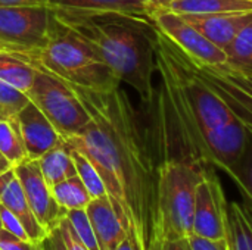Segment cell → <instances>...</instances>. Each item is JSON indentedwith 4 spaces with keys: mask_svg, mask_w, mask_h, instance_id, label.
Masks as SVG:
<instances>
[{
    "mask_svg": "<svg viewBox=\"0 0 252 250\" xmlns=\"http://www.w3.org/2000/svg\"><path fill=\"white\" fill-rule=\"evenodd\" d=\"M66 84L87 109L90 121L77 136L63 140L93 164L127 233L148 250L157 200V161L148 133L121 84L106 91Z\"/></svg>",
    "mask_w": 252,
    "mask_h": 250,
    "instance_id": "1",
    "label": "cell"
},
{
    "mask_svg": "<svg viewBox=\"0 0 252 250\" xmlns=\"http://www.w3.org/2000/svg\"><path fill=\"white\" fill-rule=\"evenodd\" d=\"M52 13L89 44L121 84L139 94L145 108L152 103L157 72L154 25L120 15Z\"/></svg>",
    "mask_w": 252,
    "mask_h": 250,
    "instance_id": "2",
    "label": "cell"
},
{
    "mask_svg": "<svg viewBox=\"0 0 252 250\" xmlns=\"http://www.w3.org/2000/svg\"><path fill=\"white\" fill-rule=\"evenodd\" d=\"M35 69L46 71L66 83L86 88L106 91L121 83L99 56L69 27L53 13L46 41L38 49H6L3 50Z\"/></svg>",
    "mask_w": 252,
    "mask_h": 250,
    "instance_id": "3",
    "label": "cell"
},
{
    "mask_svg": "<svg viewBox=\"0 0 252 250\" xmlns=\"http://www.w3.org/2000/svg\"><path fill=\"white\" fill-rule=\"evenodd\" d=\"M205 168L180 159H165L157 165L152 242L189 237L192 234L195 194Z\"/></svg>",
    "mask_w": 252,
    "mask_h": 250,
    "instance_id": "4",
    "label": "cell"
},
{
    "mask_svg": "<svg viewBox=\"0 0 252 250\" xmlns=\"http://www.w3.org/2000/svg\"><path fill=\"white\" fill-rule=\"evenodd\" d=\"M155 63L159 77L168 80L192 108L204 130L233 121L230 111L202 81L190 57L154 25Z\"/></svg>",
    "mask_w": 252,
    "mask_h": 250,
    "instance_id": "5",
    "label": "cell"
},
{
    "mask_svg": "<svg viewBox=\"0 0 252 250\" xmlns=\"http://www.w3.org/2000/svg\"><path fill=\"white\" fill-rule=\"evenodd\" d=\"M27 94L63 139L77 136L90 121L87 109L66 81L46 71L35 69Z\"/></svg>",
    "mask_w": 252,
    "mask_h": 250,
    "instance_id": "6",
    "label": "cell"
},
{
    "mask_svg": "<svg viewBox=\"0 0 252 250\" xmlns=\"http://www.w3.org/2000/svg\"><path fill=\"white\" fill-rule=\"evenodd\" d=\"M192 65L202 81L226 105L235 121L248 133L252 131V74L239 71L229 63L205 65L198 60Z\"/></svg>",
    "mask_w": 252,
    "mask_h": 250,
    "instance_id": "7",
    "label": "cell"
},
{
    "mask_svg": "<svg viewBox=\"0 0 252 250\" xmlns=\"http://www.w3.org/2000/svg\"><path fill=\"white\" fill-rule=\"evenodd\" d=\"M50 16L46 6H0V50L41 47Z\"/></svg>",
    "mask_w": 252,
    "mask_h": 250,
    "instance_id": "8",
    "label": "cell"
},
{
    "mask_svg": "<svg viewBox=\"0 0 252 250\" xmlns=\"http://www.w3.org/2000/svg\"><path fill=\"white\" fill-rule=\"evenodd\" d=\"M152 19L154 25L190 59L205 65L226 62V52L204 37L182 15L168 9H155Z\"/></svg>",
    "mask_w": 252,
    "mask_h": 250,
    "instance_id": "9",
    "label": "cell"
},
{
    "mask_svg": "<svg viewBox=\"0 0 252 250\" xmlns=\"http://www.w3.org/2000/svg\"><path fill=\"white\" fill-rule=\"evenodd\" d=\"M227 203L213 167H207L196 187L192 234L207 239H226Z\"/></svg>",
    "mask_w": 252,
    "mask_h": 250,
    "instance_id": "10",
    "label": "cell"
},
{
    "mask_svg": "<svg viewBox=\"0 0 252 250\" xmlns=\"http://www.w3.org/2000/svg\"><path fill=\"white\" fill-rule=\"evenodd\" d=\"M13 168L37 221L50 231L58 225L65 211L56 203L52 194V187L44 180L37 159L27 158L13 165Z\"/></svg>",
    "mask_w": 252,
    "mask_h": 250,
    "instance_id": "11",
    "label": "cell"
},
{
    "mask_svg": "<svg viewBox=\"0 0 252 250\" xmlns=\"http://www.w3.org/2000/svg\"><path fill=\"white\" fill-rule=\"evenodd\" d=\"M52 12L71 15H120L154 25L155 9L146 0H41Z\"/></svg>",
    "mask_w": 252,
    "mask_h": 250,
    "instance_id": "12",
    "label": "cell"
},
{
    "mask_svg": "<svg viewBox=\"0 0 252 250\" xmlns=\"http://www.w3.org/2000/svg\"><path fill=\"white\" fill-rule=\"evenodd\" d=\"M204 139L210 165L232 175L248 143L247 130L233 119L224 125L205 130Z\"/></svg>",
    "mask_w": 252,
    "mask_h": 250,
    "instance_id": "13",
    "label": "cell"
},
{
    "mask_svg": "<svg viewBox=\"0 0 252 250\" xmlns=\"http://www.w3.org/2000/svg\"><path fill=\"white\" fill-rule=\"evenodd\" d=\"M16 121L30 159H38L47 150L65 141L52 122L32 102H30L18 113Z\"/></svg>",
    "mask_w": 252,
    "mask_h": 250,
    "instance_id": "14",
    "label": "cell"
},
{
    "mask_svg": "<svg viewBox=\"0 0 252 250\" xmlns=\"http://www.w3.org/2000/svg\"><path fill=\"white\" fill-rule=\"evenodd\" d=\"M0 203L19 220L32 243H40L47 236L49 231L37 221L28 205L13 167L0 174Z\"/></svg>",
    "mask_w": 252,
    "mask_h": 250,
    "instance_id": "15",
    "label": "cell"
},
{
    "mask_svg": "<svg viewBox=\"0 0 252 250\" xmlns=\"http://www.w3.org/2000/svg\"><path fill=\"white\" fill-rule=\"evenodd\" d=\"M193 28H196L204 37L220 49H226L236 34L252 19V12H235V13H179Z\"/></svg>",
    "mask_w": 252,
    "mask_h": 250,
    "instance_id": "16",
    "label": "cell"
},
{
    "mask_svg": "<svg viewBox=\"0 0 252 250\" xmlns=\"http://www.w3.org/2000/svg\"><path fill=\"white\" fill-rule=\"evenodd\" d=\"M86 212L100 250H115L127 237V230L123 225L108 194L92 199L86 206Z\"/></svg>",
    "mask_w": 252,
    "mask_h": 250,
    "instance_id": "17",
    "label": "cell"
},
{
    "mask_svg": "<svg viewBox=\"0 0 252 250\" xmlns=\"http://www.w3.org/2000/svg\"><path fill=\"white\" fill-rule=\"evenodd\" d=\"M226 240L230 250H252V203H227Z\"/></svg>",
    "mask_w": 252,
    "mask_h": 250,
    "instance_id": "18",
    "label": "cell"
},
{
    "mask_svg": "<svg viewBox=\"0 0 252 250\" xmlns=\"http://www.w3.org/2000/svg\"><path fill=\"white\" fill-rule=\"evenodd\" d=\"M38 167L47 184L52 187L69 177L77 175L75 164L71 156V149L63 141L62 144L47 150L38 159Z\"/></svg>",
    "mask_w": 252,
    "mask_h": 250,
    "instance_id": "19",
    "label": "cell"
},
{
    "mask_svg": "<svg viewBox=\"0 0 252 250\" xmlns=\"http://www.w3.org/2000/svg\"><path fill=\"white\" fill-rule=\"evenodd\" d=\"M176 13H235L252 12V0H174L168 7Z\"/></svg>",
    "mask_w": 252,
    "mask_h": 250,
    "instance_id": "20",
    "label": "cell"
},
{
    "mask_svg": "<svg viewBox=\"0 0 252 250\" xmlns=\"http://www.w3.org/2000/svg\"><path fill=\"white\" fill-rule=\"evenodd\" d=\"M52 194L56 200V203L63 211L71 209H84L90 200L92 196L83 181L78 175L69 177L55 186H52Z\"/></svg>",
    "mask_w": 252,
    "mask_h": 250,
    "instance_id": "21",
    "label": "cell"
},
{
    "mask_svg": "<svg viewBox=\"0 0 252 250\" xmlns=\"http://www.w3.org/2000/svg\"><path fill=\"white\" fill-rule=\"evenodd\" d=\"M35 69L24 60L0 50V80L22 90L28 91L32 85Z\"/></svg>",
    "mask_w": 252,
    "mask_h": 250,
    "instance_id": "22",
    "label": "cell"
},
{
    "mask_svg": "<svg viewBox=\"0 0 252 250\" xmlns=\"http://www.w3.org/2000/svg\"><path fill=\"white\" fill-rule=\"evenodd\" d=\"M224 52L226 63L239 71L252 74V19L236 34Z\"/></svg>",
    "mask_w": 252,
    "mask_h": 250,
    "instance_id": "23",
    "label": "cell"
},
{
    "mask_svg": "<svg viewBox=\"0 0 252 250\" xmlns=\"http://www.w3.org/2000/svg\"><path fill=\"white\" fill-rule=\"evenodd\" d=\"M0 153L13 165L28 158L16 119L0 121Z\"/></svg>",
    "mask_w": 252,
    "mask_h": 250,
    "instance_id": "24",
    "label": "cell"
},
{
    "mask_svg": "<svg viewBox=\"0 0 252 250\" xmlns=\"http://www.w3.org/2000/svg\"><path fill=\"white\" fill-rule=\"evenodd\" d=\"M71 156H72L74 164H75L77 175L80 177V180L83 181V184L89 190L92 199H97V197L106 196L105 184H103V181H102L97 169L93 167V164L83 153H80V152H77L74 149H71Z\"/></svg>",
    "mask_w": 252,
    "mask_h": 250,
    "instance_id": "25",
    "label": "cell"
},
{
    "mask_svg": "<svg viewBox=\"0 0 252 250\" xmlns=\"http://www.w3.org/2000/svg\"><path fill=\"white\" fill-rule=\"evenodd\" d=\"M25 91L0 80V121L16 119L18 113L30 103Z\"/></svg>",
    "mask_w": 252,
    "mask_h": 250,
    "instance_id": "26",
    "label": "cell"
},
{
    "mask_svg": "<svg viewBox=\"0 0 252 250\" xmlns=\"http://www.w3.org/2000/svg\"><path fill=\"white\" fill-rule=\"evenodd\" d=\"M230 177L241 189V192H244L245 200L252 203V131L248 133V143L245 152Z\"/></svg>",
    "mask_w": 252,
    "mask_h": 250,
    "instance_id": "27",
    "label": "cell"
},
{
    "mask_svg": "<svg viewBox=\"0 0 252 250\" xmlns=\"http://www.w3.org/2000/svg\"><path fill=\"white\" fill-rule=\"evenodd\" d=\"M65 217L68 218V221L71 222L74 231L77 233V236L80 237V240L84 243V246L89 250H100L97 240L94 237L90 220L87 217L86 208L84 209H71V211H65L63 212Z\"/></svg>",
    "mask_w": 252,
    "mask_h": 250,
    "instance_id": "28",
    "label": "cell"
},
{
    "mask_svg": "<svg viewBox=\"0 0 252 250\" xmlns=\"http://www.w3.org/2000/svg\"><path fill=\"white\" fill-rule=\"evenodd\" d=\"M0 250H38V243L24 240L0 228Z\"/></svg>",
    "mask_w": 252,
    "mask_h": 250,
    "instance_id": "29",
    "label": "cell"
},
{
    "mask_svg": "<svg viewBox=\"0 0 252 250\" xmlns=\"http://www.w3.org/2000/svg\"><path fill=\"white\" fill-rule=\"evenodd\" d=\"M56 227L59 228V231H61V234H62V239H63V242H65L66 249L89 250L86 246H84V243L80 240V237L77 236V233L74 231V228H72L71 222L68 221V218L65 217V214H63V217L59 220V222H58V225H56Z\"/></svg>",
    "mask_w": 252,
    "mask_h": 250,
    "instance_id": "30",
    "label": "cell"
},
{
    "mask_svg": "<svg viewBox=\"0 0 252 250\" xmlns=\"http://www.w3.org/2000/svg\"><path fill=\"white\" fill-rule=\"evenodd\" d=\"M0 217H1V228H4L6 231L15 234L16 237H21L24 240H30L25 230H24V227H22V224L19 222V220L10 211H7L1 203H0Z\"/></svg>",
    "mask_w": 252,
    "mask_h": 250,
    "instance_id": "31",
    "label": "cell"
},
{
    "mask_svg": "<svg viewBox=\"0 0 252 250\" xmlns=\"http://www.w3.org/2000/svg\"><path fill=\"white\" fill-rule=\"evenodd\" d=\"M192 250H230L226 239H207L196 234L189 236Z\"/></svg>",
    "mask_w": 252,
    "mask_h": 250,
    "instance_id": "32",
    "label": "cell"
},
{
    "mask_svg": "<svg viewBox=\"0 0 252 250\" xmlns=\"http://www.w3.org/2000/svg\"><path fill=\"white\" fill-rule=\"evenodd\" d=\"M148 250H192L189 237H179L171 240H154Z\"/></svg>",
    "mask_w": 252,
    "mask_h": 250,
    "instance_id": "33",
    "label": "cell"
},
{
    "mask_svg": "<svg viewBox=\"0 0 252 250\" xmlns=\"http://www.w3.org/2000/svg\"><path fill=\"white\" fill-rule=\"evenodd\" d=\"M38 250H68L58 227L52 228L47 236L38 243Z\"/></svg>",
    "mask_w": 252,
    "mask_h": 250,
    "instance_id": "34",
    "label": "cell"
},
{
    "mask_svg": "<svg viewBox=\"0 0 252 250\" xmlns=\"http://www.w3.org/2000/svg\"><path fill=\"white\" fill-rule=\"evenodd\" d=\"M115 250H142V248L139 246V243L134 239V236L130 234V233H127V237L120 243V246Z\"/></svg>",
    "mask_w": 252,
    "mask_h": 250,
    "instance_id": "35",
    "label": "cell"
},
{
    "mask_svg": "<svg viewBox=\"0 0 252 250\" xmlns=\"http://www.w3.org/2000/svg\"><path fill=\"white\" fill-rule=\"evenodd\" d=\"M0 6H44L41 0H0Z\"/></svg>",
    "mask_w": 252,
    "mask_h": 250,
    "instance_id": "36",
    "label": "cell"
},
{
    "mask_svg": "<svg viewBox=\"0 0 252 250\" xmlns=\"http://www.w3.org/2000/svg\"><path fill=\"white\" fill-rule=\"evenodd\" d=\"M154 9H167L174 0H146Z\"/></svg>",
    "mask_w": 252,
    "mask_h": 250,
    "instance_id": "37",
    "label": "cell"
},
{
    "mask_svg": "<svg viewBox=\"0 0 252 250\" xmlns=\"http://www.w3.org/2000/svg\"><path fill=\"white\" fill-rule=\"evenodd\" d=\"M10 167H12V164H10L4 156L0 153V174H1V172H4L6 169H9Z\"/></svg>",
    "mask_w": 252,
    "mask_h": 250,
    "instance_id": "38",
    "label": "cell"
},
{
    "mask_svg": "<svg viewBox=\"0 0 252 250\" xmlns=\"http://www.w3.org/2000/svg\"><path fill=\"white\" fill-rule=\"evenodd\" d=\"M0 228H1V217H0Z\"/></svg>",
    "mask_w": 252,
    "mask_h": 250,
    "instance_id": "39",
    "label": "cell"
}]
</instances>
